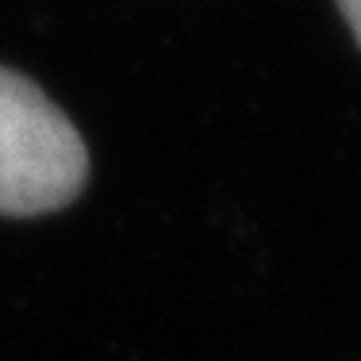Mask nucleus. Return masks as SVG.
Instances as JSON below:
<instances>
[{
  "label": "nucleus",
  "mask_w": 361,
  "mask_h": 361,
  "mask_svg": "<svg viewBox=\"0 0 361 361\" xmlns=\"http://www.w3.org/2000/svg\"><path fill=\"white\" fill-rule=\"evenodd\" d=\"M89 180L81 131L31 77L0 66V216L70 208Z\"/></svg>",
  "instance_id": "f257e3e1"
},
{
  "label": "nucleus",
  "mask_w": 361,
  "mask_h": 361,
  "mask_svg": "<svg viewBox=\"0 0 361 361\" xmlns=\"http://www.w3.org/2000/svg\"><path fill=\"white\" fill-rule=\"evenodd\" d=\"M338 12L346 16L350 31H354V39H357V47H361V0H338Z\"/></svg>",
  "instance_id": "f03ea898"
}]
</instances>
